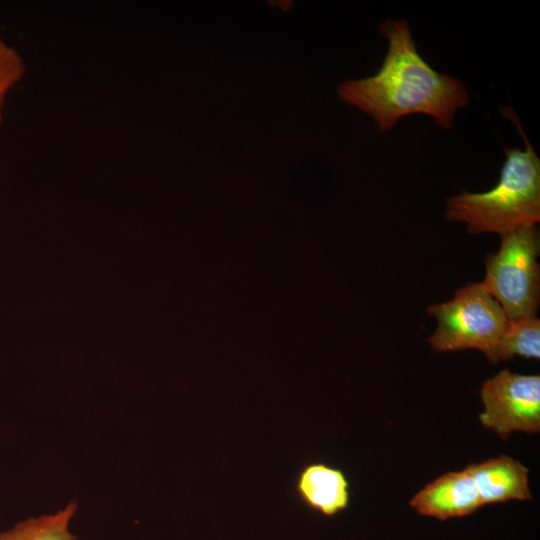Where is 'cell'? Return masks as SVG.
Segmentation results:
<instances>
[{"instance_id":"1","label":"cell","mask_w":540,"mask_h":540,"mask_svg":"<svg viewBox=\"0 0 540 540\" xmlns=\"http://www.w3.org/2000/svg\"><path fill=\"white\" fill-rule=\"evenodd\" d=\"M379 31L389 43L379 71L340 84V99L369 115L381 132L413 113L429 115L436 125L449 129L456 111L469 103L464 84L437 72L421 57L406 20L387 19Z\"/></svg>"},{"instance_id":"2","label":"cell","mask_w":540,"mask_h":540,"mask_svg":"<svg viewBox=\"0 0 540 540\" xmlns=\"http://www.w3.org/2000/svg\"><path fill=\"white\" fill-rule=\"evenodd\" d=\"M518 127L525 149L505 148V162L495 187L471 193L462 190L446 200L445 218L467 224L470 234L501 236L540 221V159L510 108H501Z\"/></svg>"},{"instance_id":"3","label":"cell","mask_w":540,"mask_h":540,"mask_svg":"<svg viewBox=\"0 0 540 540\" xmlns=\"http://www.w3.org/2000/svg\"><path fill=\"white\" fill-rule=\"evenodd\" d=\"M428 313L438 322L428 339L435 351L477 349L496 364L497 344L508 318L482 283L461 287L453 299L430 306Z\"/></svg>"},{"instance_id":"4","label":"cell","mask_w":540,"mask_h":540,"mask_svg":"<svg viewBox=\"0 0 540 540\" xmlns=\"http://www.w3.org/2000/svg\"><path fill=\"white\" fill-rule=\"evenodd\" d=\"M501 237L499 250L487 256L482 284L508 320L535 316L540 298L539 231L536 225L526 226Z\"/></svg>"},{"instance_id":"5","label":"cell","mask_w":540,"mask_h":540,"mask_svg":"<svg viewBox=\"0 0 540 540\" xmlns=\"http://www.w3.org/2000/svg\"><path fill=\"white\" fill-rule=\"evenodd\" d=\"M480 396L484 410L479 420L502 440H507L516 431L539 433V375L502 370L483 383Z\"/></svg>"},{"instance_id":"6","label":"cell","mask_w":540,"mask_h":540,"mask_svg":"<svg viewBox=\"0 0 540 540\" xmlns=\"http://www.w3.org/2000/svg\"><path fill=\"white\" fill-rule=\"evenodd\" d=\"M420 515L446 520L474 513L483 506L468 467L445 473L426 485L410 500Z\"/></svg>"},{"instance_id":"7","label":"cell","mask_w":540,"mask_h":540,"mask_svg":"<svg viewBox=\"0 0 540 540\" xmlns=\"http://www.w3.org/2000/svg\"><path fill=\"white\" fill-rule=\"evenodd\" d=\"M349 487L342 470L322 462H312L297 474L294 491L307 508L332 517L348 507Z\"/></svg>"},{"instance_id":"8","label":"cell","mask_w":540,"mask_h":540,"mask_svg":"<svg viewBox=\"0 0 540 540\" xmlns=\"http://www.w3.org/2000/svg\"><path fill=\"white\" fill-rule=\"evenodd\" d=\"M467 467L477 486L482 505L532 498L529 471L512 457L501 455Z\"/></svg>"},{"instance_id":"9","label":"cell","mask_w":540,"mask_h":540,"mask_svg":"<svg viewBox=\"0 0 540 540\" xmlns=\"http://www.w3.org/2000/svg\"><path fill=\"white\" fill-rule=\"evenodd\" d=\"M515 355L540 358V321L535 316L508 320L499 339L495 360H508Z\"/></svg>"},{"instance_id":"10","label":"cell","mask_w":540,"mask_h":540,"mask_svg":"<svg viewBox=\"0 0 540 540\" xmlns=\"http://www.w3.org/2000/svg\"><path fill=\"white\" fill-rule=\"evenodd\" d=\"M77 505L69 503L50 515L30 518L0 534V540H76L69 532V523Z\"/></svg>"},{"instance_id":"11","label":"cell","mask_w":540,"mask_h":540,"mask_svg":"<svg viewBox=\"0 0 540 540\" xmlns=\"http://www.w3.org/2000/svg\"><path fill=\"white\" fill-rule=\"evenodd\" d=\"M26 62L19 50L0 35V125L9 94L23 80Z\"/></svg>"}]
</instances>
